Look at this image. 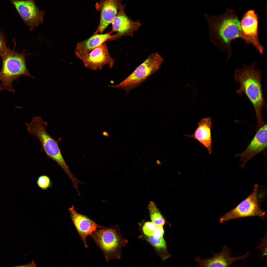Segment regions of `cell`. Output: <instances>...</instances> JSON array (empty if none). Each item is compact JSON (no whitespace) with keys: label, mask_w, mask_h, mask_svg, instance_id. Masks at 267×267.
<instances>
[{"label":"cell","mask_w":267,"mask_h":267,"mask_svg":"<svg viewBox=\"0 0 267 267\" xmlns=\"http://www.w3.org/2000/svg\"><path fill=\"white\" fill-rule=\"evenodd\" d=\"M126 5H121L118 12L112 21V33L113 35L111 40H115L125 36H132L137 31L141 25L138 21H134L127 15L125 11Z\"/></svg>","instance_id":"cell-11"},{"label":"cell","mask_w":267,"mask_h":267,"mask_svg":"<svg viewBox=\"0 0 267 267\" xmlns=\"http://www.w3.org/2000/svg\"><path fill=\"white\" fill-rule=\"evenodd\" d=\"M122 1L121 0H103L96 3L95 7L99 12L100 17L99 25L94 34H102L111 23L118 12Z\"/></svg>","instance_id":"cell-12"},{"label":"cell","mask_w":267,"mask_h":267,"mask_svg":"<svg viewBox=\"0 0 267 267\" xmlns=\"http://www.w3.org/2000/svg\"><path fill=\"white\" fill-rule=\"evenodd\" d=\"M36 184L40 188L43 190L51 187L52 185L50 178L45 175H42L38 178Z\"/></svg>","instance_id":"cell-19"},{"label":"cell","mask_w":267,"mask_h":267,"mask_svg":"<svg viewBox=\"0 0 267 267\" xmlns=\"http://www.w3.org/2000/svg\"><path fill=\"white\" fill-rule=\"evenodd\" d=\"M103 227L90 236L102 252L106 261L120 259L123 241L115 229Z\"/></svg>","instance_id":"cell-6"},{"label":"cell","mask_w":267,"mask_h":267,"mask_svg":"<svg viewBox=\"0 0 267 267\" xmlns=\"http://www.w3.org/2000/svg\"><path fill=\"white\" fill-rule=\"evenodd\" d=\"M258 186L255 184L251 194L237 206L222 216L219 221L222 223L240 218L252 216L264 218L266 212L261 208L258 200Z\"/></svg>","instance_id":"cell-7"},{"label":"cell","mask_w":267,"mask_h":267,"mask_svg":"<svg viewBox=\"0 0 267 267\" xmlns=\"http://www.w3.org/2000/svg\"><path fill=\"white\" fill-rule=\"evenodd\" d=\"M85 67L94 70H101L106 65L112 68L115 60L111 56L106 42L80 58Z\"/></svg>","instance_id":"cell-10"},{"label":"cell","mask_w":267,"mask_h":267,"mask_svg":"<svg viewBox=\"0 0 267 267\" xmlns=\"http://www.w3.org/2000/svg\"><path fill=\"white\" fill-rule=\"evenodd\" d=\"M257 62L249 66L244 64L242 68L235 70L234 78L239 83L240 87L236 91L239 95L245 93L252 103L254 109L258 128L264 125L262 116V110L265 105L261 85L262 71L256 69Z\"/></svg>","instance_id":"cell-2"},{"label":"cell","mask_w":267,"mask_h":267,"mask_svg":"<svg viewBox=\"0 0 267 267\" xmlns=\"http://www.w3.org/2000/svg\"><path fill=\"white\" fill-rule=\"evenodd\" d=\"M71 220L85 247L89 246L87 241L88 235H90L98 228L99 226L86 216L76 211L73 205L68 209Z\"/></svg>","instance_id":"cell-15"},{"label":"cell","mask_w":267,"mask_h":267,"mask_svg":"<svg viewBox=\"0 0 267 267\" xmlns=\"http://www.w3.org/2000/svg\"><path fill=\"white\" fill-rule=\"evenodd\" d=\"M112 33L111 31L104 34L94 33L88 39L78 42L75 50L76 56L79 59L108 40H111Z\"/></svg>","instance_id":"cell-16"},{"label":"cell","mask_w":267,"mask_h":267,"mask_svg":"<svg viewBox=\"0 0 267 267\" xmlns=\"http://www.w3.org/2000/svg\"><path fill=\"white\" fill-rule=\"evenodd\" d=\"M267 238L266 235L263 238L259 243V246L257 248H259L260 250V254L262 257L267 256Z\"/></svg>","instance_id":"cell-22"},{"label":"cell","mask_w":267,"mask_h":267,"mask_svg":"<svg viewBox=\"0 0 267 267\" xmlns=\"http://www.w3.org/2000/svg\"><path fill=\"white\" fill-rule=\"evenodd\" d=\"M148 208L152 222L157 225L163 226L165 223V220L156 204L150 202Z\"/></svg>","instance_id":"cell-18"},{"label":"cell","mask_w":267,"mask_h":267,"mask_svg":"<svg viewBox=\"0 0 267 267\" xmlns=\"http://www.w3.org/2000/svg\"><path fill=\"white\" fill-rule=\"evenodd\" d=\"M11 1L31 31L43 22L45 13L40 10L34 0H11Z\"/></svg>","instance_id":"cell-9"},{"label":"cell","mask_w":267,"mask_h":267,"mask_svg":"<svg viewBox=\"0 0 267 267\" xmlns=\"http://www.w3.org/2000/svg\"><path fill=\"white\" fill-rule=\"evenodd\" d=\"M237 12L228 8L222 15H204L207 23L209 40L215 47L222 52H226L228 59L231 55V44L233 40L243 39L240 21Z\"/></svg>","instance_id":"cell-1"},{"label":"cell","mask_w":267,"mask_h":267,"mask_svg":"<svg viewBox=\"0 0 267 267\" xmlns=\"http://www.w3.org/2000/svg\"><path fill=\"white\" fill-rule=\"evenodd\" d=\"M7 46L6 39L4 32L0 31V56L3 55L6 51Z\"/></svg>","instance_id":"cell-21"},{"label":"cell","mask_w":267,"mask_h":267,"mask_svg":"<svg viewBox=\"0 0 267 267\" xmlns=\"http://www.w3.org/2000/svg\"><path fill=\"white\" fill-rule=\"evenodd\" d=\"M35 266L36 265L34 263H32L28 265L19 266L16 267H35Z\"/></svg>","instance_id":"cell-24"},{"label":"cell","mask_w":267,"mask_h":267,"mask_svg":"<svg viewBox=\"0 0 267 267\" xmlns=\"http://www.w3.org/2000/svg\"><path fill=\"white\" fill-rule=\"evenodd\" d=\"M157 226L152 222H146L143 227V232L147 236L152 235Z\"/></svg>","instance_id":"cell-20"},{"label":"cell","mask_w":267,"mask_h":267,"mask_svg":"<svg viewBox=\"0 0 267 267\" xmlns=\"http://www.w3.org/2000/svg\"><path fill=\"white\" fill-rule=\"evenodd\" d=\"M25 123L27 131L40 141L42 150L48 157L55 161L67 175H69L71 172L64 159L58 145L61 138L56 140L48 134L45 129L47 124L43 121L40 117H35L30 123Z\"/></svg>","instance_id":"cell-4"},{"label":"cell","mask_w":267,"mask_h":267,"mask_svg":"<svg viewBox=\"0 0 267 267\" xmlns=\"http://www.w3.org/2000/svg\"><path fill=\"white\" fill-rule=\"evenodd\" d=\"M15 48L7 47L5 53L0 56L2 60L0 71V90H7L14 93L13 82L22 76L32 77L27 68L26 57L28 55L23 50L21 53L16 51Z\"/></svg>","instance_id":"cell-3"},{"label":"cell","mask_w":267,"mask_h":267,"mask_svg":"<svg viewBox=\"0 0 267 267\" xmlns=\"http://www.w3.org/2000/svg\"><path fill=\"white\" fill-rule=\"evenodd\" d=\"M228 247L224 245L220 252H214L211 257L202 259L198 256L195 260L198 263L200 267H230L234 262L247 258L249 254L248 252L243 255L233 257Z\"/></svg>","instance_id":"cell-13"},{"label":"cell","mask_w":267,"mask_h":267,"mask_svg":"<svg viewBox=\"0 0 267 267\" xmlns=\"http://www.w3.org/2000/svg\"><path fill=\"white\" fill-rule=\"evenodd\" d=\"M164 233L163 226L157 225L153 235L155 237H160L163 236Z\"/></svg>","instance_id":"cell-23"},{"label":"cell","mask_w":267,"mask_h":267,"mask_svg":"<svg viewBox=\"0 0 267 267\" xmlns=\"http://www.w3.org/2000/svg\"><path fill=\"white\" fill-rule=\"evenodd\" d=\"M163 62V58L158 53H152L124 80L116 85L109 87L122 89L128 93L159 69Z\"/></svg>","instance_id":"cell-5"},{"label":"cell","mask_w":267,"mask_h":267,"mask_svg":"<svg viewBox=\"0 0 267 267\" xmlns=\"http://www.w3.org/2000/svg\"><path fill=\"white\" fill-rule=\"evenodd\" d=\"M267 129L266 124L260 127L245 150L236 155L240 158V161L242 162L240 166L242 168L248 161L267 148Z\"/></svg>","instance_id":"cell-14"},{"label":"cell","mask_w":267,"mask_h":267,"mask_svg":"<svg viewBox=\"0 0 267 267\" xmlns=\"http://www.w3.org/2000/svg\"><path fill=\"white\" fill-rule=\"evenodd\" d=\"M35 267H36L35 266Z\"/></svg>","instance_id":"cell-25"},{"label":"cell","mask_w":267,"mask_h":267,"mask_svg":"<svg viewBox=\"0 0 267 267\" xmlns=\"http://www.w3.org/2000/svg\"><path fill=\"white\" fill-rule=\"evenodd\" d=\"M212 120L209 117L202 118L198 123L194 133L187 136L193 138L200 142L207 149L209 154L212 151L211 129Z\"/></svg>","instance_id":"cell-17"},{"label":"cell","mask_w":267,"mask_h":267,"mask_svg":"<svg viewBox=\"0 0 267 267\" xmlns=\"http://www.w3.org/2000/svg\"><path fill=\"white\" fill-rule=\"evenodd\" d=\"M258 15L254 9L244 14L240 21L243 39L247 44H251L261 54L263 53L264 46L259 41L258 33Z\"/></svg>","instance_id":"cell-8"}]
</instances>
